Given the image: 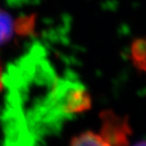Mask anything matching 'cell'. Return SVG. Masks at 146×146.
I'll return each mask as SVG.
<instances>
[{"label": "cell", "instance_id": "2", "mask_svg": "<svg viewBox=\"0 0 146 146\" xmlns=\"http://www.w3.org/2000/svg\"><path fill=\"white\" fill-rule=\"evenodd\" d=\"M131 60L138 69L146 72V39H137L131 45Z\"/></svg>", "mask_w": 146, "mask_h": 146}, {"label": "cell", "instance_id": "1", "mask_svg": "<svg viewBox=\"0 0 146 146\" xmlns=\"http://www.w3.org/2000/svg\"><path fill=\"white\" fill-rule=\"evenodd\" d=\"M102 132L100 136L107 145H127L131 134L130 124L127 118L117 115L112 111L100 114Z\"/></svg>", "mask_w": 146, "mask_h": 146}, {"label": "cell", "instance_id": "3", "mask_svg": "<svg viewBox=\"0 0 146 146\" xmlns=\"http://www.w3.org/2000/svg\"><path fill=\"white\" fill-rule=\"evenodd\" d=\"M16 32V23H14L10 14L0 9V45L8 42Z\"/></svg>", "mask_w": 146, "mask_h": 146}, {"label": "cell", "instance_id": "5", "mask_svg": "<svg viewBox=\"0 0 146 146\" xmlns=\"http://www.w3.org/2000/svg\"><path fill=\"white\" fill-rule=\"evenodd\" d=\"M2 88V73H1V67H0V90Z\"/></svg>", "mask_w": 146, "mask_h": 146}, {"label": "cell", "instance_id": "4", "mask_svg": "<svg viewBox=\"0 0 146 146\" xmlns=\"http://www.w3.org/2000/svg\"><path fill=\"white\" fill-rule=\"evenodd\" d=\"M71 145H107L100 134L92 131H85L77 136L72 137Z\"/></svg>", "mask_w": 146, "mask_h": 146}]
</instances>
